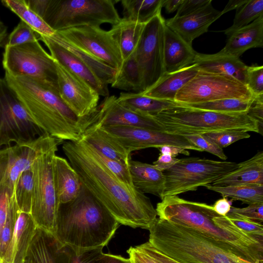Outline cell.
I'll list each match as a JSON object with an SVG mask.
<instances>
[{
  "label": "cell",
  "instance_id": "6da1fadb",
  "mask_svg": "<svg viewBox=\"0 0 263 263\" xmlns=\"http://www.w3.org/2000/svg\"><path fill=\"white\" fill-rule=\"evenodd\" d=\"M62 149L82 184L119 224L149 230L157 214L147 196L118 179L82 139L64 142Z\"/></svg>",
  "mask_w": 263,
  "mask_h": 263
},
{
  "label": "cell",
  "instance_id": "7a4b0ae2",
  "mask_svg": "<svg viewBox=\"0 0 263 263\" xmlns=\"http://www.w3.org/2000/svg\"><path fill=\"white\" fill-rule=\"evenodd\" d=\"M5 79L37 125L60 141H79L96 121L98 109L89 117H78L61 99L59 91L43 81L6 73Z\"/></svg>",
  "mask_w": 263,
  "mask_h": 263
},
{
  "label": "cell",
  "instance_id": "3957f363",
  "mask_svg": "<svg viewBox=\"0 0 263 263\" xmlns=\"http://www.w3.org/2000/svg\"><path fill=\"white\" fill-rule=\"evenodd\" d=\"M119 224L105 206L82 185L76 198L59 205L54 235L81 255L103 249Z\"/></svg>",
  "mask_w": 263,
  "mask_h": 263
},
{
  "label": "cell",
  "instance_id": "277c9868",
  "mask_svg": "<svg viewBox=\"0 0 263 263\" xmlns=\"http://www.w3.org/2000/svg\"><path fill=\"white\" fill-rule=\"evenodd\" d=\"M155 209L159 218L194 229L245 260L263 263V236L236 233L220 228L213 220L219 214L212 205L174 195L163 197Z\"/></svg>",
  "mask_w": 263,
  "mask_h": 263
},
{
  "label": "cell",
  "instance_id": "5b68a950",
  "mask_svg": "<svg viewBox=\"0 0 263 263\" xmlns=\"http://www.w3.org/2000/svg\"><path fill=\"white\" fill-rule=\"evenodd\" d=\"M148 230V242L180 263H237L238 256L194 229L158 218Z\"/></svg>",
  "mask_w": 263,
  "mask_h": 263
},
{
  "label": "cell",
  "instance_id": "8992f818",
  "mask_svg": "<svg viewBox=\"0 0 263 263\" xmlns=\"http://www.w3.org/2000/svg\"><path fill=\"white\" fill-rule=\"evenodd\" d=\"M152 116L162 125L165 132L182 136L227 129L262 134L258 123L247 113L218 112L191 108L177 103Z\"/></svg>",
  "mask_w": 263,
  "mask_h": 263
},
{
  "label": "cell",
  "instance_id": "52a82bcc",
  "mask_svg": "<svg viewBox=\"0 0 263 263\" xmlns=\"http://www.w3.org/2000/svg\"><path fill=\"white\" fill-rule=\"evenodd\" d=\"M114 0H49L43 19L55 31L80 26L114 25L120 17Z\"/></svg>",
  "mask_w": 263,
  "mask_h": 263
},
{
  "label": "cell",
  "instance_id": "ba28073f",
  "mask_svg": "<svg viewBox=\"0 0 263 263\" xmlns=\"http://www.w3.org/2000/svg\"><path fill=\"white\" fill-rule=\"evenodd\" d=\"M59 142L41 154L31 165L34 189L30 215L37 228L53 235L60 204L54 183L52 162Z\"/></svg>",
  "mask_w": 263,
  "mask_h": 263
},
{
  "label": "cell",
  "instance_id": "9c48e42d",
  "mask_svg": "<svg viewBox=\"0 0 263 263\" xmlns=\"http://www.w3.org/2000/svg\"><path fill=\"white\" fill-rule=\"evenodd\" d=\"M237 166L234 162L199 157L179 159L163 172L165 179L163 197L196 191L200 186L212 184Z\"/></svg>",
  "mask_w": 263,
  "mask_h": 263
},
{
  "label": "cell",
  "instance_id": "30bf717a",
  "mask_svg": "<svg viewBox=\"0 0 263 263\" xmlns=\"http://www.w3.org/2000/svg\"><path fill=\"white\" fill-rule=\"evenodd\" d=\"M3 66L13 77H28L43 81L58 91L55 61L39 41L16 46H5Z\"/></svg>",
  "mask_w": 263,
  "mask_h": 263
},
{
  "label": "cell",
  "instance_id": "8fae6325",
  "mask_svg": "<svg viewBox=\"0 0 263 263\" xmlns=\"http://www.w3.org/2000/svg\"><path fill=\"white\" fill-rule=\"evenodd\" d=\"M44 134L5 79H0V148L30 142Z\"/></svg>",
  "mask_w": 263,
  "mask_h": 263
},
{
  "label": "cell",
  "instance_id": "7c38bea8",
  "mask_svg": "<svg viewBox=\"0 0 263 263\" xmlns=\"http://www.w3.org/2000/svg\"><path fill=\"white\" fill-rule=\"evenodd\" d=\"M254 97L247 85L230 77L199 71L176 94L174 101L195 104L224 99Z\"/></svg>",
  "mask_w": 263,
  "mask_h": 263
},
{
  "label": "cell",
  "instance_id": "4fadbf2b",
  "mask_svg": "<svg viewBox=\"0 0 263 263\" xmlns=\"http://www.w3.org/2000/svg\"><path fill=\"white\" fill-rule=\"evenodd\" d=\"M165 26V20L161 13L146 23L134 52L141 72L144 91L154 85L165 74L163 61Z\"/></svg>",
  "mask_w": 263,
  "mask_h": 263
},
{
  "label": "cell",
  "instance_id": "5bb4252c",
  "mask_svg": "<svg viewBox=\"0 0 263 263\" xmlns=\"http://www.w3.org/2000/svg\"><path fill=\"white\" fill-rule=\"evenodd\" d=\"M57 141H60L45 133L30 142L0 148V186L13 195L22 173L31 168L36 158Z\"/></svg>",
  "mask_w": 263,
  "mask_h": 263
},
{
  "label": "cell",
  "instance_id": "9a60e30c",
  "mask_svg": "<svg viewBox=\"0 0 263 263\" xmlns=\"http://www.w3.org/2000/svg\"><path fill=\"white\" fill-rule=\"evenodd\" d=\"M102 250L96 249L79 255L52 234L37 228L24 263H96Z\"/></svg>",
  "mask_w": 263,
  "mask_h": 263
},
{
  "label": "cell",
  "instance_id": "2e32d148",
  "mask_svg": "<svg viewBox=\"0 0 263 263\" xmlns=\"http://www.w3.org/2000/svg\"><path fill=\"white\" fill-rule=\"evenodd\" d=\"M56 32L73 45L117 70L121 66L123 59L109 31L100 27L80 26Z\"/></svg>",
  "mask_w": 263,
  "mask_h": 263
},
{
  "label": "cell",
  "instance_id": "e0dca14e",
  "mask_svg": "<svg viewBox=\"0 0 263 263\" xmlns=\"http://www.w3.org/2000/svg\"><path fill=\"white\" fill-rule=\"evenodd\" d=\"M129 153L147 148L174 146L202 152L182 135L125 126H102Z\"/></svg>",
  "mask_w": 263,
  "mask_h": 263
},
{
  "label": "cell",
  "instance_id": "ac0fdd59",
  "mask_svg": "<svg viewBox=\"0 0 263 263\" xmlns=\"http://www.w3.org/2000/svg\"><path fill=\"white\" fill-rule=\"evenodd\" d=\"M55 65L59 95L63 102L80 118L87 117L96 112L99 95L56 61Z\"/></svg>",
  "mask_w": 263,
  "mask_h": 263
},
{
  "label": "cell",
  "instance_id": "d6986e66",
  "mask_svg": "<svg viewBox=\"0 0 263 263\" xmlns=\"http://www.w3.org/2000/svg\"><path fill=\"white\" fill-rule=\"evenodd\" d=\"M125 126L164 131L152 115L133 111L121 104L115 96L105 97L98 106L95 122L91 127Z\"/></svg>",
  "mask_w": 263,
  "mask_h": 263
},
{
  "label": "cell",
  "instance_id": "ffe728a7",
  "mask_svg": "<svg viewBox=\"0 0 263 263\" xmlns=\"http://www.w3.org/2000/svg\"><path fill=\"white\" fill-rule=\"evenodd\" d=\"M222 15L210 3L198 10L186 15L165 20V25L192 46L194 39L208 31L210 26Z\"/></svg>",
  "mask_w": 263,
  "mask_h": 263
},
{
  "label": "cell",
  "instance_id": "44dd1931",
  "mask_svg": "<svg viewBox=\"0 0 263 263\" xmlns=\"http://www.w3.org/2000/svg\"><path fill=\"white\" fill-rule=\"evenodd\" d=\"M49 49L50 55L57 62L90 85L99 95L109 96L108 85L103 83L75 54L60 45L49 36L40 35Z\"/></svg>",
  "mask_w": 263,
  "mask_h": 263
},
{
  "label": "cell",
  "instance_id": "7402d4cb",
  "mask_svg": "<svg viewBox=\"0 0 263 263\" xmlns=\"http://www.w3.org/2000/svg\"><path fill=\"white\" fill-rule=\"evenodd\" d=\"M193 64L199 71L230 77L247 85L248 66L239 58L220 51L213 54L197 52Z\"/></svg>",
  "mask_w": 263,
  "mask_h": 263
},
{
  "label": "cell",
  "instance_id": "603a6c76",
  "mask_svg": "<svg viewBox=\"0 0 263 263\" xmlns=\"http://www.w3.org/2000/svg\"><path fill=\"white\" fill-rule=\"evenodd\" d=\"M197 52L166 25L164 32L165 73L179 70L194 63Z\"/></svg>",
  "mask_w": 263,
  "mask_h": 263
},
{
  "label": "cell",
  "instance_id": "cb8c5ba5",
  "mask_svg": "<svg viewBox=\"0 0 263 263\" xmlns=\"http://www.w3.org/2000/svg\"><path fill=\"white\" fill-rule=\"evenodd\" d=\"M36 228L30 214L20 211L12 237L3 258L4 263H24Z\"/></svg>",
  "mask_w": 263,
  "mask_h": 263
},
{
  "label": "cell",
  "instance_id": "d4e9b609",
  "mask_svg": "<svg viewBox=\"0 0 263 263\" xmlns=\"http://www.w3.org/2000/svg\"><path fill=\"white\" fill-rule=\"evenodd\" d=\"M52 169L59 204L73 200L78 196L82 187L78 173L67 159L57 155L53 159Z\"/></svg>",
  "mask_w": 263,
  "mask_h": 263
},
{
  "label": "cell",
  "instance_id": "484cf974",
  "mask_svg": "<svg viewBox=\"0 0 263 263\" xmlns=\"http://www.w3.org/2000/svg\"><path fill=\"white\" fill-rule=\"evenodd\" d=\"M263 47V15L237 30L228 37L220 52L239 58L246 51Z\"/></svg>",
  "mask_w": 263,
  "mask_h": 263
},
{
  "label": "cell",
  "instance_id": "4316f807",
  "mask_svg": "<svg viewBox=\"0 0 263 263\" xmlns=\"http://www.w3.org/2000/svg\"><path fill=\"white\" fill-rule=\"evenodd\" d=\"M128 168L134 186L143 194L148 193L163 198L165 179L163 172L153 165L132 159Z\"/></svg>",
  "mask_w": 263,
  "mask_h": 263
},
{
  "label": "cell",
  "instance_id": "83f0119b",
  "mask_svg": "<svg viewBox=\"0 0 263 263\" xmlns=\"http://www.w3.org/2000/svg\"><path fill=\"white\" fill-rule=\"evenodd\" d=\"M214 186H226L249 184H263V152L238 163L233 171L216 180Z\"/></svg>",
  "mask_w": 263,
  "mask_h": 263
},
{
  "label": "cell",
  "instance_id": "f1b7e54d",
  "mask_svg": "<svg viewBox=\"0 0 263 263\" xmlns=\"http://www.w3.org/2000/svg\"><path fill=\"white\" fill-rule=\"evenodd\" d=\"M199 72L193 64L177 71L165 73L142 95L158 99L174 101L178 92Z\"/></svg>",
  "mask_w": 263,
  "mask_h": 263
},
{
  "label": "cell",
  "instance_id": "f546056e",
  "mask_svg": "<svg viewBox=\"0 0 263 263\" xmlns=\"http://www.w3.org/2000/svg\"><path fill=\"white\" fill-rule=\"evenodd\" d=\"M81 139L103 156L128 165L130 153L103 127L90 126Z\"/></svg>",
  "mask_w": 263,
  "mask_h": 263
},
{
  "label": "cell",
  "instance_id": "4dcf8cb0",
  "mask_svg": "<svg viewBox=\"0 0 263 263\" xmlns=\"http://www.w3.org/2000/svg\"><path fill=\"white\" fill-rule=\"evenodd\" d=\"M145 24L133 22L123 18L114 25L109 30L117 44L123 61L134 52Z\"/></svg>",
  "mask_w": 263,
  "mask_h": 263
},
{
  "label": "cell",
  "instance_id": "1f68e13d",
  "mask_svg": "<svg viewBox=\"0 0 263 263\" xmlns=\"http://www.w3.org/2000/svg\"><path fill=\"white\" fill-rule=\"evenodd\" d=\"M49 37L77 56L103 83L108 85L112 83L116 69L73 45L56 31Z\"/></svg>",
  "mask_w": 263,
  "mask_h": 263
},
{
  "label": "cell",
  "instance_id": "d6a6232c",
  "mask_svg": "<svg viewBox=\"0 0 263 263\" xmlns=\"http://www.w3.org/2000/svg\"><path fill=\"white\" fill-rule=\"evenodd\" d=\"M124 106L138 112L154 115L176 105L175 101L145 96L141 93L122 92L117 97Z\"/></svg>",
  "mask_w": 263,
  "mask_h": 263
},
{
  "label": "cell",
  "instance_id": "836d02e7",
  "mask_svg": "<svg viewBox=\"0 0 263 263\" xmlns=\"http://www.w3.org/2000/svg\"><path fill=\"white\" fill-rule=\"evenodd\" d=\"M110 85L111 87L127 91H133L136 93L144 91L141 72L134 53L123 61Z\"/></svg>",
  "mask_w": 263,
  "mask_h": 263
},
{
  "label": "cell",
  "instance_id": "e575fe53",
  "mask_svg": "<svg viewBox=\"0 0 263 263\" xmlns=\"http://www.w3.org/2000/svg\"><path fill=\"white\" fill-rule=\"evenodd\" d=\"M164 0H122L123 18L145 24L161 13Z\"/></svg>",
  "mask_w": 263,
  "mask_h": 263
},
{
  "label": "cell",
  "instance_id": "d590c367",
  "mask_svg": "<svg viewBox=\"0 0 263 263\" xmlns=\"http://www.w3.org/2000/svg\"><path fill=\"white\" fill-rule=\"evenodd\" d=\"M2 3L39 34L50 36L55 32L28 6L26 1L3 0Z\"/></svg>",
  "mask_w": 263,
  "mask_h": 263
},
{
  "label": "cell",
  "instance_id": "8d00e7d4",
  "mask_svg": "<svg viewBox=\"0 0 263 263\" xmlns=\"http://www.w3.org/2000/svg\"><path fill=\"white\" fill-rule=\"evenodd\" d=\"M204 187L220 194L223 197L239 200L248 204L263 203V184L219 186L211 184Z\"/></svg>",
  "mask_w": 263,
  "mask_h": 263
},
{
  "label": "cell",
  "instance_id": "74e56055",
  "mask_svg": "<svg viewBox=\"0 0 263 263\" xmlns=\"http://www.w3.org/2000/svg\"><path fill=\"white\" fill-rule=\"evenodd\" d=\"M254 97L250 99H224L195 104H178L200 110L221 113L241 114L247 113Z\"/></svg>",
  "mask_w": 263,
  "mask_h": 263
},
{
  "label": "cell",
  "instance_id": "f35d334b",
  "mask_svg": "<svg viewBox=\"0 0 263 263\" xmlns=\"http://www.w3.org/2000/svg\"><path fill=\"white\" fill-rule=\"evenodd\" d=\"M33 189V174L31 167L20 175L13 193L20 211L30 214Z\"/></svg>",
  "mask_w": 263,
  "mask_h": 263
},
{
  "label": "cell",
  "instance_id": "ab89813d",
  "mask_svg": "<svg viewBox=\"0 0 263 263\" xmlns=\"http://www.w3.org/2000/svg\"><path fill=\"white\" fill-rule=\"evenodd\" d=\"M236 10L232 25L223 31L227 37L263 15V0H248Z\"/></svg>",
  "mask_w": 263,
  "mask_h": 263
},
{
  "label": "cell",
  "instance_id": "60d3db41",
  "mask_svg": "<svg viewBox=\"0 0 263 263\" xmlns=\"http://www.w3.org/2000/svg\"><path fill=\"white\" fill-rule=\"evenodd\" d=\"M20 211L14 194H13L11 199L8 216L2 229L0 237V256L2 259L12 237Z\"/></svg>",
  "mask_w": 263,
  "mask_h": 263
},
{
  "label": "cell",
  "instance_id": "b9f144b4",
  "mask_svg": "<svg viewBox=\"0 0 263 263\" xmlns=\"http://www.w3.org/2000/svg\"><path fill=\"white\" fill-rule=\"evenodd\" d=\"M223 148L241 139H248L250 135L241 130L227 129L201 134Z\"/></svg>",
  "mask_w": 263,
  "mask_h": 263
},
{
  "label": "cell",
  "instance_id": "7bdbcfd3",
  "mask_svg": "<svg viewBox=\"0 0 263 263\" xmlns=\"http://www.w3.org/2000/svg\"><path fill=\"white\" fill-rule=\"evenodd\" d=\"M90 147L97 157L118 179L129 186L134 187L128 165L116 160L106 157L90 146Z\"/></svg>",
  "mask_w": 263,
  "mask_h": 263
},
{
  "label": "cell",
  "instance_id": "ee69618b",
  "mask_svg": "<svg viewBox=\"0 0 263 263\" xmlns=\"http://www.w3.org/2000/svg\"><path fill=\"white\" fill-rule=\"evenodd\" d=\"M39 40L40 34L21 21L9 35L5 46H16Z\"/></svg>",
  "mask_w": 263,
  "mask_h": 263
},
{
  "label": "cell",
  "instance_id": "f6af8a7d",
  "mask_svg": "<svg viewBox=\"0 0 263 263\" xmlns=\"http://www.w3.org/2000/svg\"><path fill=\"white\" fill-rule=\"evenodd\" d=\"M247 86L251 93L257 96L263 95V66L256 64L247 68Z\"/></svg>",
  "mask_w": 263,
  "mask_h": 263
},
{
  "label": "cell",
  "instance_id": "bcb514c9",
  "mask_svg": "<svg viewBox=\"0 0 263 263\" xmlns=\"http://www.w3.org/2000/svg\"><path fill=\"white\" fill-rule=\"evenodd\" d=\"M184 136L194 145L199 148L202 152H209L223 160H226L227 159L222 148L202 135L195 134Z\"/></svg>",
  "mask_w": 263,
  "mask_h": 263
},
{
  "label": "cell",
  "instance_id": "7dc6e473",
  "mask_svg": "<svg viewBox=\"0 0 263 263\" xmlns=\"http://www.w3.org/2000/svg\"><path fill=\"white\" fill-rule=\"evenodd\" d=\"M227 215L262 223L263 221V203L250 204L248 206L242 208L231 206L230 211Z\"/></svg>",
  "mask_w": 263,
  "mask_h": 263
},
{
  "label": "cell",
  "instance_id": "c3c4849f",
  "mask_svg": "<svg viewBox=\"0 0 263 263\" xmlns=\"http://www.w3.org/2000/svg\"><path fill=\"white\" fill-rule=\"evenodd\" d=\"M230 220L245 233L254 236H263L262 223L232 215H227Z\"/></svg>",
  "mask_w": 263,
  "mask_h": 263
},
{
  "label": "cell",
  "instance_id": "681fc988",
  "mask_svg": "<svg viewBox=\"0 0 263 263\" xmlns=\"http://www.w3.org/2000/svg\"><path fill=\"white\" fill-rule=\"evenodd\" d=\"M137 246L157 263H180L159 251L148 241Z\"/></svg>",
  "mask_w": 263,
  "mask_h": 263
},
{
  "label": "cell",
  "instance_id": "f907efd6",
  "mask_svg": "<svg viewBox=\"0 0 263 263\" xmlns=\"http://www.w3.org/2000/svg\"><path fill=\"white\" fill-rule=\"evenodd\" d=\"M12 195L7 188L0 186V237L8 216Z\"/></svg>",
  "mask_w": 263,
  "mask_h": 263
},
{
  "label": "cell",
  "instance_id": "816d5d0a",
  "mask_svg": "<svg viewBox=\"0 0 263 263\" xmlns=\"http://www.w3.org/2000/svg\"><path fill=\"white\" fill-rule=\"evenodd\" d=\"M210 3H212V0H183L175 16L179 17L191 14Z\"/></svg>",
  "mask_w": 263,
  "mask_h": 263
},
{
  "label": "cell",
  "instance_id": "f5cc1de1",
  "mask_svg": "<svg viewBox=\"0 0 263 263\" xmlns=\"http://www.w3.org/2000/svg\"><path fill=\"white\" fill-rule=\"evenodd\" d=\"M247 114L256 121L262 131L263 127V95L255 96Z\"/></svg>",
  "mask_w": 263,
  "mask_h": 263
},
{
  "label": "cell",
  "instance_id": "db71d44e",
  "mask_svg": "<svg viewBox=\"0 0 263 263\" xmlns=\"http://www.w3.org/2000/svg\"><path fill=\"white\" fill-rule=\"evenodd\" d=\"M127 253L132 263H157L140 250L137 246L130 247L127 250Z\"/></svg>",
  "mask_w": 263,
  "mask_h": 263
},
{
  "label": "cell",
  "instance_id": "11a10c76",
  "mask_svg": "<svg viewBox=\"0 0 263 263\" xmlns=\"http://www.w3.org/2000/svg\"><path fill=\"white\" fill-rule=\"evenodd\" d=\"M179 159L168 154H160L153 165L159 171L163 172L172 167Z\"/></svg>",
  "mask_w": 263,
  "mask_h": 263
},
{
  "label": "cell",
  "instance_id": "9f6ffc18",
  "mask_svg": "<svg viewBox=\"0 0 263 263\" xmlns=\"http://www.w3.org/2000/svg\"><path fill=\"white\" fill-rule=\"evenodd\" d=\"M212 206L216 213L223 216H227L231 208L230 201L225 197L217 200Z\"/></svg>",
  "mask_w": 263,
  "mask_h": 263
},
{
  "label": "cell",
  "instance_id": "6f0895ef",
  "mask_svg": "<svg viewBox=\"0 0 263 263\" xmlns=\"http://www.w3.org/2000/svg\"><path fill=\"white\" fill-rule=\"evenodd\" d=\"M96 263H132L129 258L120 255L104 253L99 258Z\"/></svg>",
  "mask_w": 263,
  "mask_h": 263
},
{
  "label": "cell",
  "instance_id": "680465c9",
  "mask_svg": "<svg viewBox=\"0 0 263 263\" xmlns=\"http://www.w3.org/2000/svg\"><path fill=\"white\" fill-rule=\"evenodd\" d=\"M161 154H168L173 157H176L179 154L189 155V152L187 149L183 148L174 146H164L158 148Z\"/></svg>",
  "mask_w": 263,
  "mask_h": 263
},
{
  "label": "cell",
  "instance_id": "91938a15",
  "mask_svg": "<svg viewBox=\"0 0 263 263\" xmlns=\"http://www.w3.org/2000/svg\"><path fill=\"white\" fill-rule=\"evenodd\" d=\"M183 0H164L163 7H164L167 13H171L178 10Z\"/></svg>",
  "mask_w": 263,
  "mask_h": 263
},
{
  "label": "cell",
  "instance_id": "94428289",
  "mask_svg": "<svg viewBox=\"0 0 263 263\" xmlns=\"http://www.w3.org/2000/svg\"><path fill=\"white\" fill-rule=\"evenodd\" d=\"M248 0H230L226 5L223 10L221 11L222 15L232 10H237L243 5H244Z\"/></svg>",
  "mask_w": 263,
  "mask_h": 263
},
{
  "label": "cell",
  "instance_id": "6125c7cd",
  "mask_svg": "<svg viewBox=\"0 0 263 263\" xmlns=\"http://www.w3.org/2000/svg\"><path fill=\"white\" fill-rule=\"evenodd\" d=\"M7 35V29L3 23L0 21V47L2 46Z\"/></svg>",
  "mask_w": 263,
  "mask_h": 263
},
{
  "label": "cell",
  "instance_id": "be15d7a7",
  "mask_svg": "<svg viewBox=\"0 0 263 263\" xmlns=\"http://www.w3.org/2000/svg\"><path fill=\"white\" fill-rule=\"evenodd\" d=\"M237 263H252L251 262L245 260L240 257H238L237 260Z\"/></svg>",
  "mask_w": 263,
  "mask_h": 263
},
{
  "label": "cell",
  "instance_id": "e7e4bbea",
  "mask_svg": "<svg viewBox=\"0 0 263 263\" xmlns=\"http://www.w3.org/2000/svg\"><path fill=\"white\" fill-rule=\"evenodd\" d=\"M0 263H4L2 258L0 256Z\"/></svg>",
  "mask_w": 263,
  "mask_h": 263
}]
</instances>
